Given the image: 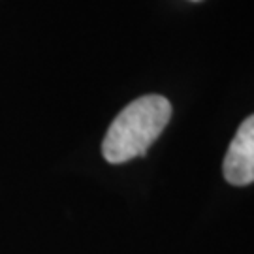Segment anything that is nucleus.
Returning a JSON list of instances; mask_svg holds the SVG:
<instances>
[{
	"instance_id": "1",
	"label": "nucleus",
	"mask_w": 254,
	"mask_h": 254,
	"mask_svg": "<svg viewBox=\"0 0 254 254\" xmlns=\"http://www.w3.org/2000/svg\"><path fill=\"white\" fill-rule=\"evenodd\" d=\"M172 119V104L164 96L147 94L130 102L119 113L102 141V154L109 164H125L145 156Z\"/></svg>"
},
{
	"instance_id": "2",
	"label": "nucleus",
	"mask_w": 254,
	"mask_h": 254,
	"mask_svg": "<svg viewBox=\"0 0 254 254\" xmlns=\"http://www.w3.org/2000/svg\"><path fill=\"white\" fill-rule=\"evenodd\" d=\"M222 170L230 185L245 187L254 183V115L241 123L228 147Z\"/></svg>"
}]
</instances>
